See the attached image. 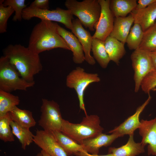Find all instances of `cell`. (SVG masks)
Listing matches in <instances>:
<instances>
[{
	"mask_svg": "<svg viewBox=\"0 0 156 156\" xmlns=\"http://www.w3.org/2000/svg\"><path fill=\"white\" fill-rule=\"evenodd\" d=\"M3 52L22 78L29 82H35L34 76L43 68L39 54L20 44H9Z\"/></svg>",
	"mask_w": 156,
	"mask_h": 156,
	"instance_id": "obj_1",
	"label": "cell"
},
{
	"mask_svg": "<svg viewBox=\"0 0 156 156\" xmlns=\"http://www.w3.org/2000/svg\"><path fill=\"white\" fill-rule=\"evenodd\" d=\"M57 23L41 20L34 27L29 38L28 47L33 52L39 54L43 51L61 48L70 50L58 33Z\"/></svg>",
	"mask_w": 156,
	"mask_h": 156,
	"instance_id": "obj_2",
	"label": "cell"
},
{
	"mask_svg": "<svg viewBox=\"0 0 156 156\" xmlns=\"http://www.w3.org/2000/svg\"><path fill=\"white\" fill-rule=\"evenodd\" d=\"M96 115H87L79 123H73L63 119L60 131L78 143L102 133L103 128Z\"/></svg>",
	"mask_w": 156,
	"mask_h": 156,
	"instance_id": "obj_3",
	"label": "cell"
},
{
	"mask_svg": "<svg viewBox=\"0 0 156 156\" xmlns=\"http://www.w3.org/2000/svg\"><path fill=\"white\" fill-rule=\"evenodd\" d=\"M65 5L73 15L77 17L86 28L94 31L101 13V6L98 0H66Z\"/></svg>",
	"mask_w": 156,
	"mask_h": 156,
	"instance_id": "obj_4",
	"label": "cell"
},
{
	"mask_svg": "<svg viewBox=\"0 0 156 156\" xmlns=\"http://www.w3.org/2000/svg\"><path fill=\"white\" fill-rule=\"evenodd\" d=\"M20 76L9 60L4 56L0 58V90L11 93L17 90L26 91L34 85Z\"/></svg>",
	"mask_w": 156,
	"mask_h": 156,
	"instance_id": "obj_5",
	"label": "cell"
},
{
	"mask_svg": "<svg viewBox=\"0 0 156 156\" xmlns=\"http://www.w3.org/2000/svg\"><path fill=\"white\" fill-rule=\"evenodd\" d=\"M101 81L96 73H89L84 69L78 67L71 71L66 77V85L70 88L76 91L79 102L80 109L87 115L84 102V93L86 88L91 83L98 82Z\"/></svg>",
	"mask_w": 156,
	"mask_h": 156,
	"instance_id": "obj_6",
	"label": "cell"
},
{
	"mask_svg": "<svg viewBox=\"0 0 156 156\" xmlns=\"http://www.w3.org/2000/svg\"><path fill=\"white\" fill-rule=\"evenodd\" d=\"M73 15L68 10L57 8L55 10H42L27 7L23 11L22 19L29 20L33 17L41 20L58 22L64 25L67 28L73 31Z\"/></svg>",
	"mask_w": 156,
	"mask_h": 156,
	"instance_id": "obj_7",
	"label": "cell"
},
{
	"mask_svg": "<svg viewBox=\"0 0 156 156\" xmlns=\"http://www.w3.org/2000/svg\"><path fill=\"white\" fill-rule=\"evenodd\" d=\"M42 101L38 125L44 130L60 131L63 119L59 105L53 100L46 99H42Z\"/></svg>",
	"mask_w": 156,
	"mask_h": 156,
	"instance_id": "obj_8",
	"label": "cell"
},
{
	"mask_svg": "<svg viewBox=\"0 0 156 156\" xmlns=\"http://www.w3.org/2000/svg\"><path fill=\"white\" fill-rule=\"evenodd\" d=\"M131 58L134 71V91L137 92L140 88L141 82L144 77L150 72L155 69L149 52L138 49L133 52Z\"/></svg>",
	"mask_w": 156,
	"mask_h": 156,
	"instance_id": "obj_9",
	"label": "cell"
},
{
	"mask_svg": "<svg viewBox=\"0 0 156 156\" xmlns=\"http://www.w3.org/2000/svg\"><path fill=\"white\" fill-rule=\"evenodd\" d=\"M101 11L96 31L92 38L98 39L104 42L109 36L114 26L115 17L109 7L110 0H98Z\"/></svg>",
	"mask_w": 156,
	"mask_h": 156,
	"instance_id": "obj_10",
	"label": "cell"
},
{
	"mask_svg": "<svg viewBox=\"0 0 156 156\" xmlns=\"http://www.w3.org/2000/svg\"><path fill=\"white\" fill-rule=\"evenodd\" d=\"M33 142L50 156H68L57 142L52 131L37 129Z\"/></svg>",
	"mask_w": 156,
	"mask_h": 156,
	"instance_id": "obj_11",
	"label": "cell"
},
{
	"mask_svg": "<svg viewBox=\"0 0 156 156\" xmlns=\"http://www.w3.org/2000/svg\"><path fill=\"white\" fill-rule=\"evenodd\" d=\"M146 100L136 109L135 113L128 117L124 122L119 126L115 127L109 131L110 133H116L122 137L125 135H134V131L138 129L140 125L139 117L141 113L150 101L151 97L150 94Z\"/></svg>",
	"mask_w": 156,
	"mask_h": 156,
	"instance_id": "obj_12",
	"label": "cell"
},
{
	"mask_svg": "<svg viewBox=\"0 0 156 156\" xmlns=\"http://www.w3.org/2000/svg\"><path fill=\"white\" fill-rule=\"evenodd\" d=\"M138 128L144 146L148 145V154L156 156V117L150 120L142 119Z\"/></svg>",
	"mask_w": 156,
	"mask_h": 156,
	"instance_id": "obj_13",
	"label": "cell"
},
{
	"mask_svg": "<svg viewBox=\"0 0 156 156\" xmlns=\"http://www.w3.org/2000/svg\"><path fill=\"white\" fill-rule=\"evenodd\" d=\"M73 31L72 32L78 38L84 53L85 60L89 64L93 65L95 64L93 57L90 55L92 41V36L88 31L85 29L78 18L72 21Z\"/></svg>",
	"mask_w": 156,
	"mask_h": 156,
	"instance_id": "obj_14",
	"label": "cell"
},
{
	"mask_svg": "<svg viewBox=\"0 0 156 156\" xmlns=\"http://www.w3.org/2000/svg\"><path fill=\"white\" fill-rule=\"evenodd\" d=\"M120 137L115 133L108 135L102 133L97 136L83 140L79 143L85 151L92 154L98 155L99 149L103 146L111 145L117 138Z\"/></svg>",
	"mask_w": 156,
	"mask_h": 156,
	"instance_id": "obj_15",
	"label": "cell"
},
{
	"mask_svg": "<svg viewBox=\"0 0 156 156\" xmlns=\"http://www.w3.org/2000/svg\"><path fill=\"white\" fill-rule=\"evenodd\" d=\"M58 32L73 52V60L76 64L82 63L85 60L82 47L77 37L71 32L58 24Z\"/></svg>",
	"mask_w": 156,
	"mask_h": 156,
	"instance_id": "obj_16",
	"label": "cell"
},
{
	"mask_svg": "<svg viewBox=\"0 0 156 156\" xmlns=\"http://www.w3.org/2000/svg\"><path fill=\"white\" fill-rule=\"evenodd\" d=\"M134 21L131 13L126 17H115L113 29L109 36L125 44Z\"/></svg>",
	"mask_w": 156,
	"mask_h": 156,
	"instance_id": "obj_17",
	"label": "cell"
},
{
	"mask_svg": "<svg viewBox=\"0 0 156 156\" xmlns=\"http://www.w3.org/2000/svg\"><path fill=\"white\" fill-rule=\"evenodd\" d=\"M131 13L134 18V23L139 24L144 32L156 21V2L144 9L134 10Z\"/></svg>",
	"mask_w": 156,
	"mask_h": 156,
	"instance_id": "obj_18",
	"label": "cell"
},
{
	"mask_svg": "<svg viewBox=\"0 0 156 156\" xmlns=\"http://www.w3.org/2000/svg\"><path fill=\"white\" fill-rule=\"evenodd\" d=\"M134 135H129L127 143L118 148L110 147L108 153L112 156H136L144 153V146L140 143H136L133 138Z\"/></svg>",
	"mask_w": 156,
	"mask_h": 156,
	"instance_id": "obj_19",
	"label": "cell"
},
{
	"mask_svg": "<svg viewBox=\"0 0 156 156\" xmlns=\"http://www.w3.org/2000/svg\"><path fill=\"white\" fill-rule=\"evenodd\" d=\"M104 42L105 50L110 61L118 65L120 60L126 53L125 44L110 36L107 38Z\"/></svg>",
	"mask_w": 156,
	"mask_h": 156,
	"instance_id": "obj_20",
	"label": "cell"
},
{
	"mask_svg": "<svg viewBox=\"0 0 156 156\" xmlns=\"http://www.w3.org/2000/svg\"><path fill=\"white\" fill-rule=\"evenodd\" d=\"M52 132L57 141L68 156L75 155L80 151H85L81 144L61 131Z\"/></svg>",
	"mask_w": 156,
	"mask_h": 156,
	"instance_id": "obj_21",
	"label": "cell"
},
{
	"mask_svg": "<svg viewBox=\"0 0 156 156\" xmlns=\"http://www.w3.org/2000/svg\"><path fill=\"white\" fill-rule=\"evenodd\" d=\"M9 113L11 120L22 127L29 129L36 125L32 112L29 110L22 109L16 106Z\"/></svg>",
	"mask_w": 156,
	"mask_h": 156,
	"instance_id": "obj_22",
	"label": "cell"
},
{
	"mask_svg": "<svg viewBox=\"0 0 156 156\" xmlns=\"http://www.w3.org/2000/svg\"><path fill=\"white\" fill-rule=\"evenodd\" d=\"M136 0H110V8L115 17L127 16L137 5Z\"/></svg>",
	"mask_w": 156,
	"mask_h": 156,
	"instance_id": "obj_23",
	"label": "cell"
},
{
	"mask_svg": "<svg viewBox=\"0 0 156 156\" xmlns=\"http://www.w3.org/2000/svg\"><path fill=\"white\" fill-rule=\"evenodd\" d=\"M91 50L94 59L102 68H106L110 60L105 50L104 42L92 38Z\"/></svg>",
	"mask_w": 156,
	"mask_h": 156,
	"instance_id": "obj_24",
	"label": "cell"
},
{
	"mask_svg": "<svg viewBox=\"0 0 156 156\" xmlns=\"http://www.w3.org/2000/svg\"><path fill=\"white\" fill-rule=\"evenodd\" d=\"M20 102L18 96L0 90V117L11 112Z\"/></svg>",
	"mask_w": 156,
	"mask_h": 156,
	"instance_id": "obj_25",
	"label": "cell"
},
{
	"mask_svg": "<svg viewBox=\"0 0 156 156\" xmlns=\"http://www.w3.org/2000/svg\"><path fill=\"white\" fill-rule=\"evenodd\" d=\"M10 124L13 135L18 140L22 148L25 150L33 142L34 135L29 129L22 127L12 120L10 121Z\"/></svg>",
	"mask_w": 156,
	"mask_h": 156,
	"instance_id": "obj_26",
	"label": "cell"
},
{
	"mask_svg": "<svg viewBox=\"0 0 156 156\" xmlns=\"http://www.w3.org/2000/svg\"><path fill=\"white\" fill-rule=\"evenodd\" d=\"M139 49L149 52L156 51V21L153 25L144 32Z\"/></svg>",
	"mask_w": 156,
	"mask_h": 156,
	"instance_id": "obj_27",
	"label": "cell"
},
{
	"mask_svg": "<svg viewBox=\"0 0 156 156\" xmlns=\"http://www.w3.org/2000/svg\"><path fill=\"white\" fill-rule=\"evenodd\" d=\"M144 33L140 25L138 23H134L131 29L126 40V43L129 49L135 50L139 49Z\"/></svg>",
	"mask_w": 156,
	"mask_h": 156,
	"instance_id": "obj_28",
	"label": "cell"
},
{
	"mask_svg": "<svg viewBox=\"0 0 156 156\" xmlns=\"http://www.w3.org/2000/svg\"><path fill=\"white\" fill-rule=\"evenodd\" d=\"M11 120L10 113L0 117V139L5 142L14 141V138L10 128Z\"/></svg>",
	"mask_w": 156,
	"mask_h": 156,
	"instance_id": "obj_29",
	"label": "cell"
},
{
	"mask_svg": "<svg viewBox=\"0 0 156 156\" xmlns=\"http://www.w3.org/2000/svg\"><path fill=\"white\" fill-rule=\"evenodd\" d=\"M25 0H5L3 4L4 6H10L14 10L15 14L12 18L14 21H21L22 19L23 10L27 8Z\"/></svg>",
	"mask_w": 156,
	"mask_h": 156,
	"instance_id": "obj_30",
	"label": "cell"
},
{
	"mask_svg": "<svg viewBox=\"0 0 156 156\" xmlns=\"http://www.w3.org/2000/svg\"><path fill=\"white\" fill-rule=\"evenodd\" d=\"M3 0H0V33L7 31V22L10 17L14 12L10 6L5 7L3 4Z\"/></svg>",
	"mask_w": 156,
	"mask_h": 156,
	"instance_id": "obj_31",
	"label": "cell"
},
{
	"mask_svg": "<svg viewBox=\"0 0 156 156\" xmlns=\"http://www.w3.org/2000/svg\"><path fill=\"white\" fill-rule=\"evenodd\" d=\"M142 90L149 94L150 92L156 88V70L149 73L142 80L140 85Z\"/></svg>",
	"mask_w": 156,
	"mask_h": 156,
	"instance_id": "obj_32",
	"label": "cell"
},
{
	"mask_svg": "<svg viewBox=\"0 0 156 156\" xmlns=\"http://www.w3.org/2000/svg\"><path fill=\"white\" fill-rule=\"evenodd\" d=\"M28 7L42 10H49V1L48 0H35Z\"/></svg>",
	"mask_w": 156,
	"mask_h": 156,
	"instance_id": "obj_33",
	"label": "cell"
},
{
	"mask_svg": "<svg viewBox=\"0 0 156 156\" xmlns=\"http://www.w3.org/2000/svg\"><path fill=\"white\" fill-rule=\"evenodd\" d=\"M155 2L156 0H139L134 10H138L144 9Z\"/></svg>",
	"mask_w": 156,
	"mask_h": 156,
	"instance_id": "obj_34",
	"label": "cell"
},
{
	"mask_svg": "<svg viewBox=\"0 0 156 156\" xmlns=\"http://www.w3.org/2000/svg\"><path fill=\"white\" fill-rule=\"evenodd\" d=\"M75 155L76 156H112L111 154L109 153L104 155H98L92 154L85 151H80L77 153Z\"/></svg>",
	"mask_w": 156,
	"mask_h": 156,
	"instance_id": "obj_35",
	"label": "cell"
},
{
	"mask_svg": "<svg viewBox=\"0 0 156 156\" xmlns=\"http://www.w3.org/2000/svg\"><path fill=\"white\" fill-rule=\"evenodd\" d=\"M150 53L154 67L156 70V51L150 52Z\"/></svg>",
	"mask_w": 156,
	"mask_h": 156,
	"instance_id": "obj_36",
	"label": "cell"
},
{
	"mask_svg": "<svg viewBox=\"0 0 156 156\" xmlns=\"http://www.w3.org/2000/svg\"><path fill=\"white\" fill-rule=\"evenodd\" d=\"M40 151L41 152L43 156H50L48 154L42 150H41Z\"/></svg>",
	"mask_w": 156,
	"mask_h": 156,
	"instance_id": "obj_37",
	"label": "cell"
},
{
	"mask_svg": "<svg viewBox=\"0 0 156 156\" xmlns=\"http://www.w3.org/2000/svg\"><path fill=\"white\" fill-rule=\"evenodd\" d=\"M36 156H43V155L41 152L40 151V152L38 153Z\"/></svg>",
	"mask_w": 156,
	"mask_h": 156,
	"instance_id": "obj_38",
	"label": "cell"
},
{
	"mask_svg": "<svg viewBox=\"0 0 156 156\" xmlns=\"http://www.w3.org/2000/svg\"><path fill=\"white\" fill-rule=\"evenodd\" d=\"M152 90H153L154 91H156V88H154V89H153Z\"/></svg>",
	"mask_w": 156,
	"mask_h": 156,
	"instance_id": "obj_39",
	"label": "cell"
}]
</instances>
